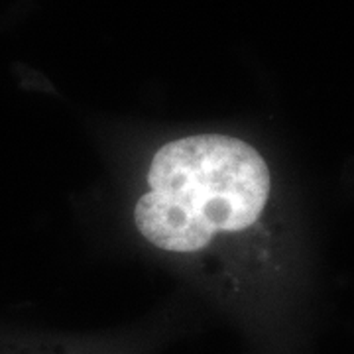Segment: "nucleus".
Returning a JSON list of instances; mask_svg holds the SVG:
<instances>
[{
  "label": "nucleus",
  "mask_w": 354,
  "mask_h": 354,
  "mask_svg": "<svg viewBox=\"0 0 354 354\" xmlns=\"http://www.w3.org/2000/svg\"><path fill=\"white\" fill-rule=\"evenodd\" d=\"M144 187L132 211L140 236L164 252L195 254L262 218L272 171L246 140L193 134L153 153Z\"/></svg>",
  "instance_id": "1"
}]
</instances>
